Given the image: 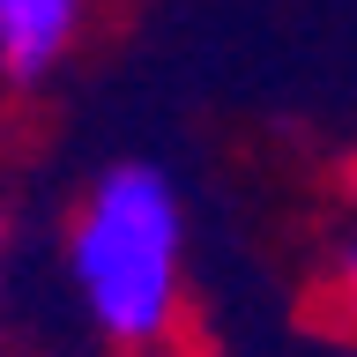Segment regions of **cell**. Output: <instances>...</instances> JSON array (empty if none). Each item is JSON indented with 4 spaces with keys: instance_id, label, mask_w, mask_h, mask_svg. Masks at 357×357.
Segmentation results:
<instances>
[{
    "instance_id": "obj_3",
    "label": "cell",
    "mask_w": 357,
    "mask_h": 357,
    "mask_svg": "<svg viewBox=\"0 0 357 357\" xmlns=\"http://www.w3.org/2000/svg\"><path fill=\"white\" fill-rule=\"evenodd\" d=\"M335 298H342V312L357 320V238H342V253H335Z\"/></svg>"
},
{
    "instance_id": "obj_4",
    "label": "cell",
    "mask_w": 357,
    "mask_h": 357,
    "mask_svg": "<svg viewBox=\"0 0 357 357\" xmlns=\"http://www.w3.org/2000/svg\"><path fill=\"white\" fill-rule=\"evenodd\" d=\"M342 178H350V201H357V149H350V172H342Z\"/></svg>"
},
{
    "instance_id": "obj_2",
    "label": "cell",
    "mask_w": 357,
    "mask_h": 357,
    "mask_svg": "<svg viewBox=\"0 0 357 357\" xmlns=\"http://www.w3.org/2000/svg\"><path fill=\"white\" fill-rule=\"evenodd\" d=\"M105 0H0V75L8 89H38L52 82L75 45L89 38Z\"/></svg>"
},
{
    "instance_id": "obj_1",
    "label": "cell",
    "mask_w": 357,
    "mask_h": 357,
    "mask_svg": "<svg viewBox=\"0 0 357 357\" xmlns=\"http://www.w3.org/2000/svg\"><path fill=\"white\" fill-rule=\"evenodd\" d=\"M60 268L97 342L119 357H156L186 320V201L149 156H119L67 208Z\"/></svg>"
},
{
    "instance_id": "obj_5",
    "label": "cell",
    "mask_w": 357,
    "mask_h": 357,
    "mask_svg": "<svg viewBox=\"0 0 357 357\" xmlns=\"http://www.w3.org/2000/svg\"><path fill=\"white\" fill-rule=\"evenodd\" d=\"M156 357H172V350H156Z\"/></svg>"
}]
</instances>
